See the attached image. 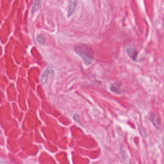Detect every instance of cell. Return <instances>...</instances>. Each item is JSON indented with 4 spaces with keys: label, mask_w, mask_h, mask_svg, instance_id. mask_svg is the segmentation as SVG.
Wrapping results in <instances>:
<instances>
[{
    "label": "cell",
    "mask_w": 164,
    "mask_h": 164,
    "mask_svg": "<svg viewBox=\"0 0 164 164\" xmlns=\"http://www.w3.org/2000/svg\"><path fill=\"white\" fill-rule=\"evenodd\" d=\"M76 53L81 57L86 65H90L94 60V51L90 46L86 44H79L75 46Z\"/></svg>",
    "instance_id": "1"
},
{
    "label": "cell",
    "mask_w": 164,
    "mask_h": 164,
    "mask_svg": "<svg viewBox=\"0 0 164 164\" xmlns=\"http://www.w3.org/2000/svg\"><path fill=\"white\" fill-rule=\"evenodd\" d=\"M149 120L155 129H158V130L162 126V121L160 117L158 114L155 112H152L150 114V116H149Z\"/></svg>",
    "instance_id": "2"
},
{
    "label": "cell",
    "mask_w": 164,
    "mask_h": 164,
    "mask_svg": "<svg viewBox=\"0 0 164 164\" xmlns=\"http://www.w3.org/2000/svg\"><path fill=\"white\" fill-rule=\"evenodd\" d=\"M110 90L112 92L115 93L116 94L120 95L122 94L124 92L123 85L121 82H114L111 85L110 87Z\"/></svg>",
    "instance_id": "3"
},
{
    "label": "cell",
    "mask_w": 164,
    "mask_h": 164,
    "mask_svg": "<svg viewBox=\"0 0 164 164\" xmlns=\"http://www.w3.org/2000/svg\"><path fill=\"white\" fill-rule=\"evenodd\" d=\"M78 0H69V9L67 12V16L69 18L74 13L75 9L77 7Z\"/></svg>",
    "instance_id": "4"
},
{
    "label": "cell",
    "mask_w": 164,
    "mask_h": 164,
    "mask_svg": "<svg viewBox=\"0 0 164 164\" xmlns=\"http://www.w3.org/2000/svg\"><path fill=\"white\" fill-rule=\"evenodd\" d=\"M51 75H54V71H53V69L51 68H48L47 69L45 70L43 72V74L41 79L42 83H43V84H45V83L47 82L49 77Z\"/></svg>",
    "instance_id": "5"
},
{
    "label": "cell",
    "mask_w": 164,
    "mask_h": 164,
    "mask_svg": "<svg viewBox=\"0 0 164 164\" xmlns=\"http://www.w3.org/2000/svg\"><path fill=\"white\" fill-rule=\"evenodd\" d=\"M121 155L124 164H131L130 158H129L128 152L124 146L121 147Z\"/></svg>",
    "instance_id": "6"
},
{
    "label": "cell",
    "mask_w": 164,
    "mask_h": 164,
    "mask_svg": "<svg viewBox=\"0 0 164 164\" xmlns=\"http://www.w3.org/2000/svg\"><path fill=\"white\" fill-rule=\"evenodd\" d=\"M127 53L128 56L133 60H137V55H138V53L135 50L134 48H129L127 49Z\"/></svg>",
    "instance_id": "7"
},
{
    "label": "cell",
    "mask_w": 164,
    "mask_h": 164,
    "mask_svg": "<svg viewBox=\"0 0 164 164\" xmlns=\"http://www.w3.org/2000/svg\"><path fill=\"white\" fill-rule=\"evenodd\" d=\"M41 2H42V0H35V2H34V3H33L32 7V9H31L32 15L35 14L37 12V11L39 10V9L40 8V7Z\"/></svg>",
    "instance_id": "8"
},
{
    "label": "cell",
    "mask_w": 164,
    "mask_h": 164,
    "mask_svg": "<svg viewBox=\"0 0 164 164\" xmlns=\"http://www.w3.org/2000/svg\"><path fill=\"white\" fill-rule=\"evenodd\" d=\"M37 43L41 46H45L46 45L45 39H44V38L43 37V35H38L37 37Z\"/></svg>",
    "instance_id": "9"
},
{
    "label": "cell",
    "mask_w": 164,
    "mask_h": 164,
    "mask_svg": "<svg viewBox=\"0 0 164 164\" xmlns=\"http://www.w3.org/2000/svg\"><path fill=\"white\" fill-rule=\"evenodd\" d=\"M74 119L76 121V122H78V123H80L81 124V122H80V119H79V116L78 115V114H75V115L74 116Z\"/></svg>",
    "instance_id": "10"
},
{
    "label": "cell",
    "mask_w": 164,
    "mask_h": 164,
    "mask_svg": "<svg viewBox=\"0 0 164 164\" xmlns=\"http://www.w3.org/2000/svg\"><path fill=\"white\" fill-rule=\"evenodd\" d=\"M109 164H111V163H109Z\"/></svg>",
    "instance_id": "11"
},
{
    "label": "cell",
    "mask_w": 164,
    "mask_h": 164,
    "mask_svg": "<svg viewBox=\"0 0 164 164\" xmlns=\"http://www.w3.org/2000/svg\"><path fill=\"white\" fill-rule=\"evenodd\" d=\"M0 163H1V162H0Z\"/></svg>",
    "instance_id": "12"
}]
</instances>
